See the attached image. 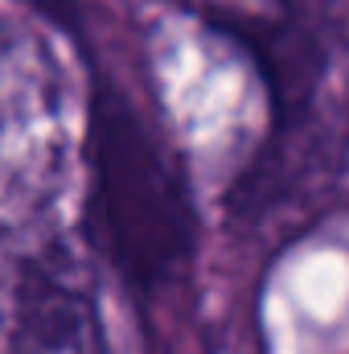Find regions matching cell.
<instances>
[{"instance_id": "obj_1", "label": "cell", "mask_w": 349, "mask_h": 354, "mask_svg": "<svg viewBox=\"0 0 349 354\" xmlns=\"http://www.w3.org/2000/svg\"><path fill=\"white\" fill-rule=\"evenodd\" d=\"M90 214L107 256L132 284H161L193 252L181 165L157 128L115 91H99L87 124Z\"/></svg>"}, {"instance_id": "obj_2", "label": "cell", "mask_w": 349, "mask_h": 354, "mask_svg": "<svg viewBox=\"0 0 349 354\" xmlns=\"http://www.w3.org/2000/svg\"><path fill=\"white\" fill-rule=\"evenodd\" d=\"M58 145V91L54 62L41 58L37 41L0 21V189L50 169Z\"/></svg>"}, {"instance_id": "obj_3", "label": "cell", "mask_w": 349, "mask_h": 354, "mask_svg": "<svg viewBox=\"0 0 349 354\" xmlns=\"http://www.w3.org/2000/svg\"><path fill=\"white\" fill-rule=\"evenodd\" d=\"M189 12H201L210 21H247V12L259 8V0H173Z\"/></svg>"}, {"instance_id": "obj_4", "label": "cell", "mask_w": 349, "mask_h": 354, "mask_svg": "<svg viewBox=\"0 0 349 354\" xmlns=\"http://www.w3.org/2000/svg\"><path fill=\"white\" fill-rule=\"evenodd\" d=\"M25 4H33L41 12H54L58 21H70V12H74V0H25Z\"/></svg>"}]
</instances>
